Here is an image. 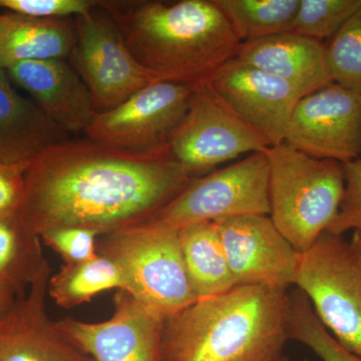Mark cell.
<instances>
[{"label": "cell", "instance_id": "d6986e66", "mask_svg": "<svg viewBox=\"0 0 361 361\" xmlns=\"http://www.w3.org/2000/svg\"><path fill=\"white\" fill-rule=\"evenodd\" d=\"M77 40L73 18H37L7 13L0 18V70L28 61L65 59Z\"/></svg>", "mask_w": 361, "mask_h": 361}, {"label": "cell", "instance_id": "7c38bea8", "mask_svg": "<svg viewBox=\"0 0 361 361\" xmlns=\"http://www.w3.org/2000/svg\"><path fill=\"white\" fill-rule=\"evenodd\" d=\"M165 320L129 292L116 290L108 320L87 322L66 317L58 323L94 361H161Z\"/></svg>", "mask_w": 361, "mask_h": 361}, {"label": "cell", "instance_id": "30bf717a", "mask_svg": "<svg viewBox=\"0 0 361 361\" xmlns=\"http://www.w3.org/2000/svg\"><path fill=\"white\" fill-rule=\"evenodd\" d=\"M192 85L155 82L133 94L114 110L96 114L87 137L118 148L160 153L186 115Z\"/></svg>", "mask_w": 361, "mask_h": 361}, {"label": "cell", "instance_id": "e0dca14e", "mask_svg": "<svg viewBox=\"0 0 361 361\" xmlns=\"http://www.w3.org/2000/svg\"><path fill=\"white\" fill-rule=\"evenodd\" d=\"M235 59L291 85L301 97L334 82L325 42L291 32L243 42Z\"/></svg>", "mask_w": 361, "mask_h": 361}, {"label": "cell", "instance_id": "ac0fdd59", "mask_svg": "<svg viewBox=\"0 0 361 361\" xmlns=\"http://www.w3.org/2000/svg\"><path fill=\"white\" fill-rule=\"evenodd\" d=\"M66 135L35 102L18 94L0 70V163H30Z\"/></svg>", "mask_w": 361, "mask_h": 361}, {"label": "cell", "instance_id": "f546056e", "mask_svg": "<svg viewBox=\"0 0 361 361\" xmlns=\"http://www.w3.org/2000/svg\"><path fill=\"white\" fill-rule=\"evenodd\" d=\"M30 163H0V217L20 214L25 192V172Z\"/></svg>", "mask_w": 361, "mask_h": 361}, {"label": "cell", "instance_id": "83f0119b", "mask_svg": "<svg viewBox=\"0 0 361 361\" xmlns=\"http://www.w3.org/2000/svg\"><path fill=\"white\" fill-rule=\"evenodd\" d=\"M345 187L338 213L327 231L342 235L361 231V159L343 164Z\"/></svg>", "mask_w": 361, "mask_h": 361}, {"label": "cell", "instance_id": "4dcf8cb0", "mask_svg": "<svg viewBox=\"0 0 361 361\" xmlns=\"http://www.w3.org/2000/svg\"><path fill=\"white\" fill-rule=\"evenodd\" d=\"M16 299V296L13 292L4 287V285L0 284V315L11 307Z\"/></svg>", "mask_w": 361, "mask_h": 361}, {"label": "cell", "instance_id": "8fae6325", "mask_svg": "<svg viewBox=\"0 0 361 361\" xmlns=\"http://www.w3.org/2000/svg\"><path fill=\"white\" fill-rule=\"evenodd\" d=\"M284 142L306 155L346 164L361 155V96L331 82L301 97Z\"/></svg>", "mask_w": 361, "mask_h": 361}, {"label": "cell", "instance_id": "5bb4252c", "mask_svg": "<svg viewBox=\"0 0 361 361\" xmlns=\"http://www.w3.org/2000/svg\"><path fill=\"white\" fill-rule=\"evenodd\" d=\"M47 260L25 294L0 315V361H94L51 319Z\"/></svg>", "mask_w": 361, "mask_h": 361}, {"label": "cell", "instance_id": "7a4b0ae2", "mask_svg": "<svg viewBox=\"0 0 361 361\" xmlns=\"http://www.w3.org/2000/svg\"><path fill=\"white\" fill-rule=\"evenodd\" d=\"M135 59L160 82H207L241 42L215 0L101 1Z\"/></svg>", "mask_w": 361, "mask_h": 361}, {"label": "cell", "instance_id": "484cf974", "mask_svg": "<svg viewBox=\"0 0 361 361\" xmlns=\"http://www.w3.org/2000/svg\"><path fill=\"white\" fill-rule=\"evenodd\" d=\"M325 51L334 82L361 96V9L325 44Z\"/></svg>", "mask_w": 361, "mask_h": 361}, {"label": "cell", "instance_id": "277c9868", "mask_svg": "<svg viewBox=\"0 0 361 361\" xmlns=\"http://www.w3.org/2000/svg\"><path fill=\"white\" fill-rule=\"evenodd\" d=\"M269 161V216L297 251L329 229L338 213L345 174L343 164L317 159L286 142L265 149Z\"/></svg>", "mask_w": 361, "mask_h": 361}, {"label": "cell", "instance_id": "ffe728a7", "mask_svg": "<svg viewBox=\"0 0 361 361\" xmlns=\"http://www.w3.org/2000/svg\"><path fill=\"white\" fill-rule=\"evenodd\" d=\"M179 239L197 300L221 295L237 286L215 223L182 228Z\"/></svg>", "mask_w": 361, "mask_h": 361}, {"label": "cell", "instance_id": "2e32d148", "mask_svg": "<svg viewBox=\"0 0 361 361\" xmlns=\"http://www.w3.org/2000/svg\"><path fill=\"white\" fill-rule=\"evenodd\" d=\"M6 71L66 134L85 133L94 120L97 113L90 90L65 59L23 61Z\"/></svg>", "mask_w": 361, "mask_h": 361}, {"label": "cell", "instance_id": "cb8c5ba5", "mask_svg": "<svg viewBox=\"0 0 361 361\" xmlns=\"http://www.w3.org/2000/svg\"><path fill=\"white\" fill-rule=\"evenodd\" d=\"M288 334L290 341L307 346L322 361H361L329 334L299 289L289 292Z\"/></svg>", "mask_w": 361, "mask_h": 361}, {"label": "cell", "instance_id": "ba28073f", "mask_svg": "<svg viewBox=\"0 0 361 361\" xmlns=\"http://www.w3.org/2000/svg\"><path fill=\"white\" fill-rule=\"evenodd\" d=\"M269 147L260 133L220 99L208 80L195 85L186 115L169 142L171 155L191 179Z\"/></svg>", "mask_w": 361, "mask_h": 361}, {"label": "cell", "instance_id": "4316f807", "mask_svg": "<svg viewBox=\"0 0 361 361\" xmlns=\"http://www.w3.org/2000/svg\"><path fill=\"white\" fill-rule=\"evenodd\" d=\"M104 236L99 230L85 227H63L40 234L42 243L56 252L65 264L85 262L97 256V238Z\"/></svg>", "mask_w": 361, "mask_h": 361}, {"label": "cell", "instance_id": "8992f818", "mask_svg": "<svg viewBox=\"0 0 361 361\" xmlns=\"http://www.w3.org/2000/svg\"><path fill=\"white\" fill-rule=\"evenodd\" d=\"M294 285L329 334L361 357V255L353 243L322 233L301 253Z\"/></svg>", "mask_w": 361, "mask_h": 361}, {"label": "cell", "instance_id": "52a82bcc", "mask_svg": "<svg viewBox=\"0 0 361 361\" xmlns=\"http://www.w3.org/2000/svg\"><path fill=\"white\" fill-rule=\"evenodd\" d=\"M269 213V161L265 152H258L191 179L148 222L180 230L199 223Z\"/></svg>", "mask_w": 361, "mask_h": 361}, {"label": "cell", "instance_id": "44dd1931", "mask_svg": "<svg viewBox=\"0 0 361 361\" xmlns=\"http://www.w3.org/2000/svg\"><path fill=\"white\" fill-rule=\"evenodd\" d=\"M125 287L118 265L106 256L97 254L92 260L61 266L49 277L47 295L59 307L71 310L90 302L102 292L125 290Z\"/></svg>", "mask_w": 361, "mask_h": 361}, {"label": "cell", "instance_id": "d4e9b609", "mask_svg": "<svg viewBox=\"0 0 361 361\" xmlns=\"http://www.w3.org/2000/svg\"><path fill=\"white\" fill-rule=\"evenodd\" d=\"M361 9V0H300L291 32L329 42Z\"/></svg>", "mask_w": 361, "mask_h": 361}, {"label": "cell", "instance_id": "603a6c76", "mask_svg": "<svg viewBox=\"0 0 361 361\" xmlns=\"http://www.w3.org/2000/svg\"><path fill=\"white\" fill-rule=\"evenodd\" d=\"M243 42L290 32L300 0H215Z\"/></svg>", "mask_w": 361, "mask_h": 361}, {"label": "cell", "instance_id": "9a60e30c", "mask_svg": "<svg viewBox=\"0 0 361 361\" xmlns=\"http://www.w3.org/2000/svg\"><path fill=\"white\" fill-rule=\"evenodd\" d=\"M208 82L271 147L284 142L287 126L301 99L290 85L235 58L216 71Z\"/></svg>", "mask_w": 361, "mask_h": 361}, {"label": "cell", "instance_id": "3957f363", "mask_svg": "<svg viewBox=\"0 0 361 361\" xmlns=\"http://www.w3.org/2000/svg\"><path fill=\"white\" fill-rule=\"evenodd\" d=\"M289 290L237 285L166 318L161 361H289Z\"/></svg>", "mask_w": 361, "mask_h": 361}, {"label": "cell", "instance_id": "9c48e42d", "mask_svg": "<svg viewBox=\"0 0 361 361\" xmlns=\"http://www.w3.org/2000/svg\"><path fill=\"white\" fill-rule=\"evenodd\" d=\"M75 21L77 40L70 56L90 90L97 114L114 110L147 85L160 82L133 56L101 1L90 13L75 16Z\"/></svg>", "mask_w": 361, "mask_h": 361}, {"label": "cell", "instance_id": "836d02e7", "mask_svg": "<svg viewBox=\"0 0 361 361\" xmlns=\"http://www.w3.org/2000/svg\"><path fill=\"white\" fill-rule=\"evenodd\" d=\"M0 18H1V14H0Z\"/></svg>", "mask_w": 361, "mask_h": 361}, {"label": "cell", "instance_id": "d6a6232c", "mask_svg": "<svg viewBox=\"0 0 361 361\" xmlns=\"http://www.w3.org/2000/svg\"><path fill=\"white\" fill-rule=\"evenodd\" d=\"M302 361H310V360H303Z\"/></svg>", "mask_w": 361, "mask_h": 361}, {"label": "cell", "instance_id": "7402d4cb", "mask_svg": "<svg viewBox=\"0 0 361 361\" xmlns=\"http://www.w3.org/2000/svg\"><path fill=\"white\" fill-rule=\"evenodd\" d=\"M42 244L20 214L0 217V284L16 297L25 293L47 261Z\"/></svg>", "mask_w": 361, "mask_h": 361}, {"label": "cell", "instance_id": "6da1fadb", "mask_svg": "<svg viewBox=\"0 0 361 361\" xmlns=\"http://www.w3.org/2000/svg\"><path fill=\"white\" fill-rule=\"evenodd\" d=\"M190 180L170 151L145 153L89 137L66 140L28 165L20 217L39 237L63 227L106 235L148 222Z\"/></svg>", "mask_w": 361, "mask_h": 361}, {"label": "cell", "instance_id": "4fadbf2b", "mask_svg": "<svg viewBox=\"0 0 361 361\" xmlns=\"http://www.w3.org/2000/svg\"><path fill=\"white\" fill-rule=\"evenodd\" d=\"M214 223L237 285L281 290L294 285L301 253L269 215L239 216Z\"/></svg>", "mask_w": 361, "mask_h": 361}, {"label": "cell", "instance_id": "5b68a950", "mask_svg": "<svg viewBox=\"0 0 361 361\" xmlns=\"http://www.w3.org/2000/svg\"><path fill=\"white\" fill-rule=\"evenodd\" d=\"M97 253L118 265L125 291L161 317L197 301L180 249L179 230L146 222L104 235Z\"/></svg>", "mask_w": 361, "mask_h": 361}, {"label": "cell", "instance_id": "1f68e13d", "mask_svg": "<svg viewBox=\"0 0 361 361\" xmlns=\"http://www.w3.org/2000/svg\"><path fill=\"white\" fill-rule=\"evenodd\" d=\"M351 243L355 247L356 250L360 252L361 255V231L353 232V238Z\"/></svg>", "mask_w": 361, "mask_h": 361}, {"label": "cell", "instance_id": "f1b7e54d", "mask_svg": "<svg viewBox=\"0 0 361 361\" xmlns=\"http://www.w3.org/2000/svg\"><path fill=\"white\" fill-rule=\"evenodd\" d=\"M92 0H0V7L11 13L37 18H71L94 11Z\"/></svg>", "mask_w": 361, "mask_h": 361}]
</instances>
